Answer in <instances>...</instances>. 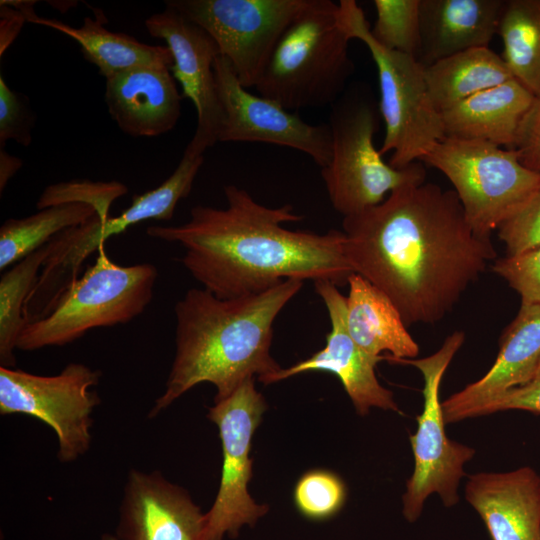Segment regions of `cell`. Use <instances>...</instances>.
I'll return each instance as SVG.
<instances>
[{"instance_id": "f1b7e54d", "label": "cell", "mask_w": 540, "mask_h": 540, "mask_svg": "<svg viewBox=\"0 0 540 540\" xmlns=\"http://www.w3.org/2000/svg\"><path fill=\"white\" fill-rule=\"evenodd\" d=\"M377 18L373 38L383 47L410 55L418 61L420 0H374Z\"/></svg>"}, {"instance_id": "ffe728a7", "label": "cell", "mask_w": 540, "mask_h": 540, "mask_svg": "<svg viewBox=\"0 0 540 540\" xmlns=\"http://www.w3.org/2000/svg\"><path fill=\"white\" fill-rule=\"evenodd\" d=\"M181 100L169 66L135 68L106 79L108 112L130 136L154 137L172 130L181 116Z\"/></svg>"}, {"instance_id": "74e56055", "label": "cell", "mask_w": 540, "mask_h": 540, "mask_svg": "<svg viewBox=\"0 0 540 540\" xmlns=\"http://www.w3.org/2000/svg\"><path fill=\"white\" fill-rule=\"evenodd\" d=\"M23 161L0 148V193L2 194L9 180L22 167Z\"/></svg>"}, {"instance_id": "cb8c5ba5", "label": "cell", "mask_w": 540, "mask_h": 540, "mask_svg": "<svg viewBox=\"0 0 540 540\" xmlns=\"http://www.w3.org/2000/svg\"><path fill=\"white\" fill-rule=\"evenodd\" d=\"M30 23L47 26L77 41L84 57L97 66L106 79L121 72L148 66H169L173 64L170 49L163 45H148L125 33L107 30V22L102 12H95V18L85 17L80 27H72L57 19L35 16Z\"/></svg>"}, {"instance_id": "ac0fdd59", "label": "cell", "mask_w": 540, "mask_h": 540, "mask_svg": "<svg viewBox=\"0 0 540 540\" xmlns=\"http://www.w3.org/2000/svg\"><path fill=\"white\" fill-rule=\"evenodd\" d=\"M540 363V304L521 303L503 332L495 362L477 381L442 401L446 424L477 417L509 390L528 382Z\"/></svg>"}, {"instance_id": "5b68a950", "label": "cell", "mask_w": 540, "mask_h": 540, "mask_svg": "<svg viewBox=\"0 0 540 540\" xmlns=\"http://www.w3.org/2000/svg\"><path fill=\"white\" fill-rule=\"evenodd\" d=\"M379 116V106L365 85L346 88L331 105L332 153L321 176L333 208L343 217L380 204L400 186L425 181L421 162L396 169L383 160L374 145Z\"/></svg>"}, {"instance_id": "3957f363", "label": "cell", "mask_w": 540, "mask_h": 540, "mask_svg": "<svg viewBox=\"0 0 540 540\" xmlns=\"http://www.w3.org/2000/svg\"><path fill=\"white\" fill-rule=\"evenodd\" d=\"M302 286V280L287 279L263 292L231 299L206 289L188 290L174 308L176 352L165 390L148 417H156L200 383L215 386L216 402L254 375L261 381L279 371L270 354L273 323Z\"/></svg>"}, {"instance_id": "d6a6232c", "label": "cell", "mask_w": 540, "mask_h": 540, "mask_svg": "<svg viewBox=\"0 0 540 540\" xmlns=\"http://www.w3.org/2000/svg\"><path fill=\"white\" fill-rule=\"evenodd\" d=\"M506 255L540 247V189L498 227Z\"/></svg>"}, {"instance_id": "9c48e42d", "label": "cell", "mask_w": 540, "mask_h": 540, "mask_svg": "<svg viewBox=\"0 0 540 540\" xmlns=\"http://www.w3.org/2000/svg\"><path fill=\"white\" fill-rule=\"evenodd\" d=\"M420 162L449 179L467 222L483 238L540 189V174L522 165L514 149L484 141L446 136Z\"/></svg>"}, {"instance_id": "ba28073f", "label": "cell", "mask_w": 540, "mask_h": 540, "mask_svg": "<svg viewBox=\"0 0 540 540\" xmlns=\"http://www.w3.org/2000/svg\"><path fill=\"white\" fill-rule=\"evenodd\" d=\"M203 161V155L183 153L169 178L150 191L134 195L131 205L119 215L102 219L96 214L50 240L49 254L24 307L27 324L48 315L60 295L79 277L84 261L110 237L149 219H172L177 203L190 194Z\"/></svg>"}, {"instance_id": "7c38bea8", "label": "cell", "mask_w": 540, "mask_h": 540, "mask_svg": "<svg viewBox=\"0 0 540 540\" xmlns=\"http://www.w3.org/2000/svg\"><path fill=\"white\" fill-rule=\"evenodd\" d=\"M311 0H168L202 27L240 83L255 87L278 41Z\"/></svg>"}, {"instance_id": "83f0119b", "label": "cell", "mask_w": 540, "mask_h": 540, "mask_svg": "<svg viewBox=\"0 0 540 540\" xmlns=\"http://www.w3.org/2000/svg\"><path fill=\"white\" fill-rule=\"evenodd\" d=\"M48 254L47 243L5 270L0 278L1 367L12 368L16 364L14 350L27 325L24 307Z\"/></svg>"}, {"instance_id": "52a82bcc", "label": "cell", "mask_w": 540, "mask_h": 540, "mask_svg": "<svg viewBox=\"0 0 540 540\" xmlns=\"http://www.w3.org/2000/svg\"><path fill=\"white\" fill-rule=\"evenodd\" d=\"M97 252L93 265L60 295L48 315L26 325L17 349L63 346L91 329L126 324L145 310L153 297L157 268L150 263L119 265L107 255L105 245Z\"/></svg>"}, {"instance_id": "d590c367", "label": "cell", "mask_w": 540, "mask_h": 540, "mask_svg": "<svg viewBox=\"0 0 540 540\" xmlns=\"http://www.w3.org/2000/svg\"><path fill=\"white\" fill-rule=\"evenodd\" d=\"M526 168L540 174V99L525 115L513 148Z\"/></svg>"}, {"instance_id": "277c9868", "label": "cell", "mask_w": 540, "mask_h": 540, "mask_svg": "<svg viewBox=\"0 0 540 540\" xmlns=\"http://www.w3.org/2000/svg\"><path fill=\"white\" fill-rule=\"evenodd\" d=\"M338 4L311 0L278 41L255 88L290 112L332 105L355 66L349 37L337 23Z\"/></svg>"}, {"instance_id": "4fadbf2b", "label": "cell", "mask_w": 540, "mask_h": 540, "mask_svg": "<svg viewBox=\"0 0 540 540\" xmlns=\"http://www.w3.org/2000/svg\"><path fill=\"white\" fill-rule=\"evenodd\" d=\"M266 408L254 378L245 380L209 408L208 418L219 429L223 463L218 493L205 513V540H223L225 535L237 537L243 525L253 526L268 511L247 490L252 476V437Z\"/></svg>"}, {"instance_id": "8d00e7d4", "label": "cell", "mask_w": 540, "mask_h": 540, "mask_svg": "<svg viewBox=\"0 0 540 540\" xmlns=\"http://www.w3.org/2000/svg\"><path fill=\"white\" fill-rule=\"evenodd\" d=\"M0 56L15 40L27 16L21 10L10 5L0 4Z\"/></svg>"}, {"instance_id": "e0dca14e", "label": "cell", "mask_w": 540, "mask_h": 540, "mask_svg": "<svg viewBox=\"0 0 540 540\" xmlns=\"http://www.w3.org/2000/svg\"><path fill=\"white\" fill-rule=\"evenodd\" d=\"M206 519L190 495L161 472L129 471L119 509L118 540H205Z\"/></svg>"}, {"instance_id": "44dd1931", "label": "cell", "mask_w": 540, "mask_h": 540, "mask_svg": "<svg viewBox=\"0 0 540 540\" xmlns=\"http://www.w3.org/2000/svg\"><path fill=\"white\" fill-rule=\"evenodd\" d=\"M505 0H420V52L424 66L478 47L498 34Z\"/></svg>"}, {"instance_id": "1f68e13d", "label": "cell", "mask_w": 540, "mask_h": 540, "mask_svg": "<svg viewBox=\"0 0 540 540\" xmlns=\"http://www.w3.org/2000/svg\"><path fill=\"white\" fill-rule=\"evenodd\" d=\"M493 271L521 298V303L540 304V247L496 259Z\"/></svg>"}, {"instance_id": "e575fe53", "label": "cell", "mask_w": 540, "mask_h": 540, "mask_svg": "<svg viewBox=\"0 0 540 540\" xmlns=\"http://www.w3.org/2000/svg\"><path fill=\"white\" fill-rule=\"evenodd\" d=\"M506 410H523L540 414V363L528 382L485 405L478 416Z\"/></svg>"}, {"instance_id": "2e32d148", "label": "cell", "mask_w": 540, "mask_h": 540, "mask_svg": "<svg viewBox=\"0 0 540 540\" xmlns=\"http://www.w3.org/2000/svg\"><path fill=\"white\" fill-rule=\"evenodd\" d=\"M314 285L331 322L326 345L309 358L281 368L261 382L271 384L308 371H327L339 378L359 415L368 414L372 407L399 412L393 393L379 383L375 374L377 363L384 357L368 354L349 334L346 297L328 280L315 281Z\"/></svg>"}, {"instance_id": "7402d4cb", "label": "cell", "mask_w": 540, "mask_h": 540, "mask_svg": "<svg viewBox=\"0 0 540 540\" xmlns=\"http://www.w3.org/2000/svg\"><path fill=\"white\" fill-rule=\"evenodd\" d=\"M535 99L516 79H511L443 111L445 134L511 149Z\"/></svg>"}, {"instance_id": "484cf974", "label": "cell", "mask_w": 540, "mask_h": 540, "mask_svg": "<svg viewBox=\"0 0 540 540\" xmlns=\"http://www.w3.org/2000/svg\"><path fill=\"white\" fill-rule=\"evenodd\" d=\"M498 34L512 76L540 99V0H505Z\"/></svg>"}, {"instance_id": "f546056e", "label": "cell", "mask_w": 540, "mask_h": 540, "mask_svg": "<svg viewBox=\"0 0 540 540\" xmlns=\"http://www.w3.org/2000/svg\"><path fill=\"white\" fill-rule=\"evenodd\" d=\"M294 503L307 519L322 521L336 515L346 499L342 479L328 470H310L303 474L294 488Z\"/></svg>"}, {"instance_id": "5bb4252c", "label": "cell", "mask_w": 540, "mask_h": 540, "mask_svg": "<svg viewBox=\"0 0 540 540\" xmlns=\"http://www.w3.org/2000/svg\"><path fill=\"white\" fill-rule=\"evenodd\" d=\"M216 88L221 106L220 142H260L289 147L310 156L321 168L331 159L329 124L313 125L277 102L247 91L229 60L214 61Z\"/></svg>"}, {"instance_id": "30bf717a", "label": "cell", "mask_w": 540, "mask_h": 540, "mask_svg": "<svg viewBox=\"0 0 540 540\" xmlns=\"http://www.w3.org/2000/svg\"><path fill=\"white\" fill-rule=\"evenodd\" d=\"M464 341L465 333L454 331L430 356L395 360L417 368L424 380L423 410L416 417V432L410 435L414 470L402 497L403 515L411 523L418 520L426 499L433 493L440 496L446 507L458 503L459 482L465 475L464 465L475 454L472 447L448 438L440 401L442 378Z\"/></svg>"}, {"instance_id": "4dcf8cb0", "label": "cell", "mask_w": 540, "mask_h": 540, "mask_svg": "<svg viewBox=\"0 0 540 540\" xmlns=\"http://www.w3.org/2000/svg\"><path fill=\"white\" fill-rule=\"evenodd\" d=\"M127 192V186L118 181L71 180L46 187L36 207L41 210L64 203H86L95 208L100 218L106 219L110 217L112 203Z\"/></svg>"}, {"instance_id": "603a6c76", "label": "cell", "mask_w": 540, "mask_h": 540, "mask_svg": "<svg viewBox=\"0 0 540 540\" xmlns=\"http://www.w3.org/2000/svg\"><path fill=\"white\" fill-rule=\"evenodd\" d=\"M346 321L355 343L373 356L387 351L389 359H414L419 346L392 301L376 286L359 274L347 281Z\"/></svg>"}, {"instance_id": "8fae6325", "label": "cell", "mask_w": 540, "mask_h": 540, "mask_svg": "<svg viewBox=\"0 0 540 540\" xmlns=\"http://www.w3.org/2000/svg\"><path fill=\"white\" fill-rule=\"evenodd\" d=\"M101 371L70 363L52 376L0 366V414L37 418L56 434L57 457L71 463L91 444L92 414L100 404L95 390Z\"/></svg>"}, {"instance_id": "4316f807", "label": "cell", "mask_w": 540, "mask_h": 540, "mask_svg": "<svg viewBox=\"0 0 540 540\" xmlns=\"http://www.w3.org/2000/svg\"><path fill=\"white\" fill-rule=\"evenodd\" d=\"M96 214L93 206L73 202L47 207L25 218L7 219L0 227V270H7L59 233Z\"/></svg>"}, {"instance_id": "8992f818", "label": "cell", "mask_w": 540, "mask_h": 540, "mask_svg": "<svg viewBox=\"0 0 540 540\" xmlns=\"http://www.w3.org/2000/svg\"><path fill=\"white\" fill-rule=\"evenodd\" d=\"M337 23L349 39L368 48L379 79V110L385 136L379 153L391 152L389 164L403 169L420 160L446 137L441 113L427 88L424 66L414 57L379 44L355 0L338 3Z\"/></svg>"}, {"instance_id": "7a4b0ae2", "label": "cell", "mask_w": 540, "mask_h": 540, "mask_svg": "<svg viewBox=\"0 0 540 540\" xmlns=\"http://www.w3.org/2000/svg\"><path fill=\"white\" fill-rule=\"evenodd\" d=\"M227 207L197 205L178 226H149L148 236L182 245L184 267L220 299L248 296L287 279L328 280L337 287L353 273L343 231H292L303 216L290 204L270 208L243 188L224 187Z\"/></svg>"}, {"instance_id": "f35d334b", "label": "cell", "mask_w": 540, "mask_h": 540, "mask_svg": "<svg viewBox=\"0 0 540 540\" xmlns=\"http://www.w3.org/2000/svg\"><path fill=\"white\" fill-rule=\"evenodd\" d=\"M103 540H118L115 535L112 534H105L103 536Z\"/></svg>"}, {"instance_id": "d4e9b609", "label": "cell", "mask_w": 540, "mask_h": 540, "mask_svg": "<svg viewBox=\"0 0 540 540\" xmlns=\"http://www.w3.org/2000/svg\"><path fill=\"white\" fill-rule=\"evenodd\" d=\"M430 99L438 112L514 79L501 56L488 47L465 50L424 67Z\"/></svg>"}, {"instance_id": "6da1fadb", "label": "cell", "mask_w": 540, "mask_h": 540, "mask_svg": "<svg viewBox=\"0 0 540 540\" xmlns=\"http://www.w3.org/2000/svg\"><path fill=\"white\" fill-rule=\"evenodd\" d=\"M353 273L380 289L405 324H434L496 260L490 238L466 220L454 190L405 184L380 204L343 217Z\"/></svg>"}, {"instance_id": "d6986e66", "label": "cell", "mask_w": 540, "mask_h": 540, "mask_svg": "<svg viewBox=\"0 0 540 540\" xmlns=\"http://www.w3.org/2000/svg\"><path fill=\"white\" fill-rule=\"evenodd\" d=\"M465 498L492 540H540V476L533 468L475 473Z\"/></svg>"}, {"instance_id": "836d02e7", "label": "cell", "mask_w": 540, "mask_h": 540, "mask_svg": "<svg viewBox=\"0 0 540 540\" xmlns=\"http://www.w3.org/2000/svg\"><path fill=\"white\" fill-rule=\"evenodd\" d=\"M34 123L35 116L22 95L12 91L0 76V148L8 140L29 146Z\"/></svg>"}, {"instance_id": "9a60e30c", "label": "cell", "mask_w": 540, "mask_h": 540, "mask_svg": "<svg viewBox=\"0 0 540 540\" xmlns=\"http://www.w3.org/2000/svg\"><path fill=\"white\" fill-rule=\"evenodd\" d=\"M145 26L152 37L166 42L173 56L172 75L180 82L183 97L192 101L197 112L196 130L185 151L204 155L218 141L221 124L213 69L220 55L218 45L202 27L167 5L146 19Z\"/></svg>"}]
</instances>
